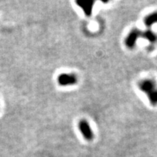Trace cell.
I'll use <instances>...</instances> for the list:
<instances>
[{"label": "cell", "mask_w": 157, "mask_h": 157, "mask_svg": "<svg viewBox=\"0 0 157 157\" xmlns=\"http://www.w3.org/2000/svg\"><path fill=\"white\" fill-rule=\"evenodd\" d=\"M140 90L148 95L150 103L157 106V85L152 79L142 80L138 85Z\"/></svg>", "instance_id": "cell-1"}, {"label": "cell", "mask_w": 157, "mask_h": 157, "mask_svg": "<svg viewBox=\"0 0 157 157\" xmlns=\"http://www.w3.org/2000/svg\"><path fill=\"white\" fill-rule=\"evenodd\" d=\"M142 35V32L137 29H133L127 35L125 39V45L128 48L132 49L135 47L137 40Z\"/></svg>", "instance_id": "cell-2"}, {"label": "cell", "mask_w": 157, "mask_h": 157, "mask_svg": "<svg viewBox=\"0 0 157 157\" xmlns=\"http://www.w3.org/2000/svg\"><path fill=\"white\" fill-rule=\"evenodd\" d=\"M78 128H79L80 132H82V135L84 136L87 140H92L94 138L93 132L91 130L90 125L86 120L82 119L78 123Z\"/></svg>", "instance_id": "cell-3"}, {"label": "cell", "mask_w": 157, "mask_h": 157, "mask_svg": "<svg viewBox=\"0 0 157 157\" xmlns=\"http://www.w3.org/2000/svg\"><path fill=\"white\" fill-rule=\"evenodd\" d=\"M57 82L61 86L74 85L77 83V77L74 74H62L57 78Z\"/></svg>", "instance_id": "cell-4"}, {"label": "cell", "mask_w": 157, "mask_h": 157, "mask_svg": "<svg viewBox=\"0 0 157 157\" xmlns=\"http://www.w3.org/2000/svg\"><path fill=\"white\" fill-rule=\"evenodd\" d=\"M76 4L81 8H82L85 15L90 16L92 14V8H93V1H85V0H78L76 2Z\"/></svg>", "instance_id": "cell-5"}, {"label": "cell", "mask_w": 157, "mask_h": 157, "mask_svg": "<svg viewBox=\"0 0 157 157\" xmlns=\"http://www.w3.org/2000/svg\"><path fill=\"white\" fill-rule=\"evenodd\" d=\"M141 36L152 44L155 43L157 41V35L151 30H146L144 32H142Z\"/></svg>", "instance_id": "cell-6"}, {"label": "cell", "mask_w": 157, "mask_h": 157, "mask_svg": "<svg viewBox=\"0 0 157 157\" xmlns=\"http://www.w3.org/2000/svg\"><path fill=\"white\" fill-rule=\"evenodd\" d=\"M157 23V12H154V13L150 14L148 16L145 17L144 20V24L147 27H151L154 23Z\"/></svg>", "instance_id": "cell-7"}]
</instances>
